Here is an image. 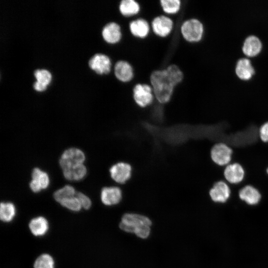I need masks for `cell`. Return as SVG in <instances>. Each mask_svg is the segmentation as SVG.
<instances>
[{
  "label": "cell",
  "instance_id": "obj_1",
  "mask_svg": "<svg viewBox=\"0 0 268 268\" xmlns=\"http://www.w3.org/2000/svg\"><path fill=\"white\" fill-rule=\"evenodd\" d=\"M155 99L162 104L168 103L172 98L175 86L169 77L166 69L153 71L150 76Z\"/></svg>",
  "mask_w": 268,
  "mask_h": 268
},
{
  "label": "cell",
  "instance_id": "obj_2",
  "mask_svg": "<svg viewBox=\"0 0 268 268\" xmlns=\"http://www.w3.org/2000/svg\"><path fill=\"white\" fill-rule=\"evenodd\" d=\"M151 220L146 216L135 213L125 214L119 224L123 231L134 233L139 238L145 239L150 232Z\"/></svg>",
  "mask_w": 268,
  "mask_h": 268
},
{
  "label": "cell",
  "instance_id": "obj_3",
  "mask_svg": "<svg viewBox=\"0 0 268 268\" xmlns=\"http://www.w3.org/2000/svg\"><path fill=\"white\" fill-rule=\"evenodd\" d=\"M183 38L187 42L197 43L201 42L204 35V28L202 22L197 18L184 20L180 26Z\"/></svg>",
  "mask_w": 268,
  "mask_h": 268
},
{
  "label": "cell",
  "instance_id": "obj_4",
  "mask_svg": "<svg viewBox=\"0 0 268 268\" xmlns=\"http://www.w3.org/2000/svg\"><path fill=\"white\" fill-rule=\"evenodd\" d=\"M133 93L135 104L140 108L150 106L155 100L152 88L149 84H136L133 88Z\"/></svg>",
  "mask_w": 268,
  "mask_h": 268
},
{
  "label": "cell",
  "instance_id": "obj_5",
  "mask_svg": "<svg viewBox=\"0 0 268 268\" xmlns=\"http://www.w3.org/2000/svg\"><path fill=\"white\" fill-rule=\"evenodd\" d=\"M210 157L215 164L225 167L231 162L233 149L224 142L215 144L210 150Z\"/></svg>",
  "mask_w": 268,
  "mask_h": 268
},
{
  "label": "cell",
  "instance_id": "obj_6",
  "mask_svg": "<svg viewBox=\"0 0 268 268\" xmlns=\"http://www.w3.org/2000/svg\"><path fill=\"white\" fill-rule=\"evenodd\" d=\"M150 25L155 35L161 38H165L173 31L174 22L168 15L162 14L155 17L150 22Z\"/></svg>",
  "mask_w": 268,
  "mask_h": 268
},
{
  "label": "cell",
  "instance_id": "obj_7",
  "mask_svg": "<svg viewBox=\"0 0 268 268\" xmlns=\"http://www.w3.org/2000/svg\"><path fill=\"white\" fill-rule=\"evenodd\" d=\"M85 159V156L82 151L76 148H70L62 154L60 159V165L63 170L83 164Z\"/></svg>",
  "mask_w": 268,
  "mask_h": 268
},
{
  "label": "cell",
  "instance_id": "obj_8",
  "mask_svg": "<svg viewBox=\"0 0 268 268\" xmlns=\"http://www.w3.org/2000/svg\"><path fill=\"white\" fill-rule=\"evenodd\" d=\"M231 195V190L229 184L224 180L215 182L209 191L210 199L215 203H226L230 199Z\"/></svg>",
  "mask_w": 268,
  "mask_h": 268
},
{
  "label": "cell",
  "instance_id": "obj_9",
  "mask_svg": "<svg viewBox=\"0 0 268 268\" xmlns=\"http://www.w3.org/2000/svg\"><path fill=\"white\" fill-rule=\"evenodd\" d=\"M225 181L230 185L241 183L245 178V171L239 163H231L224 167L223 172Z\"/></svg>",
  "mask_w": 268,
  "mask_h": 268
},
{
  "label": "cell",
  "instance_id": "obj_10",
  "mask_svg": "<svg viewBox=\"0 0 268 268\" xmlns=\"http://www.w3.org/2000/svg\"><path fill=\"white\" fill-rule=\"evenodd\" d=\"M88 65L90 68L99 74L110 72L112 62L108 56L103 53H97L89 60Z\"/></svg>",
  "mask_w": 268,
  "mask_h": 268
},
{
  "label": "cell",
  "instance_id": "obj_11",
  "mask_svg": "<svg viewBox=\"0 0 268 268\" xmlns=\"http://www.w3.org/2000/svg\"><path fill=\"white\" fill-rule=\"evenodd\" d=\"M113 70L115 77L122 82H130L134 77L133 67L128 61L119 60L116 62L114 65Z\"/></svg>",
  "mask_w": 268,
  "mask_h": 268
},
{
  "label": "cell",
  "instance_id": "obj_12",
  "mask_svg": "<svg viewBox=\"0 0 268 268\" xmlns=\"http://www.w3.org/2000/svg\"><path fill=\"white\" fill-rule=\"evenodd\" d=\"M101 34L104 41L110 44H117L122 38L121 27L115 21L107 23L102 28Z\"/></svg>",
  "mask_w": 268,
  "mask_h": 268
},
{
  "label": "cell",
  "instance_id": "obj_13",
  "mask_svg": "<svg viewBox=\"0 0 268 268\" xmlns=\"http://www.w3.org/2000/svg\"><path fill=\"white\" fill-rule=\"evenodd\" d=\"M129 29L131 34L135 37L139 39L146 38L151 31L150 23L146 19L137 17H132L129 23Z\"/></svg>",
  "mask_w": 268,
  "mask_h": 268
},
{
  "label": "cell",
  "instance_id": "obj_14",
  "mask_svg": "<svg viewBox=\"0 0 268 268\" xmlns=\"http://www.w3.org/2000/svg\"><path fill=\"white\" fill-rule=\"evenodd\" d=\"M238 196L241 201L252 206L258 204L262 199V195L260 191L250 185L241 188L238 192Z\"/></svg>",
  "mask_w": 268,
  "mask_h": 268
},
{
  "label": "cell",
  "instance_id": "obj_15",
  "mask_svg": "<svg viewBox=\"0 0 268 268\" xmlns=\"http://www.w3.org/2000/svg\"><path fill=\"white\" fill-rule=\"evenodd\" d=\"M111 178L118 183L123 184L131 177V166L125 162H119L113 165L110 169Z\"/></svg>",
  "mask_w": 268,
  "mask_h": 268
},
{
  "label": "cell",
  "instance_id": "obj_16",
  "mask_svg": "<svg viewBox=\"0 0 268 268\" xmlns=\"http://www.w3.org/2000/svg\"><path fill=\"white\" fill-rule=\"evenodd\" d=\"M32 180L29 186L34 193H38L46 189L50 183L48 175L38 168H34L32 172Z\"/></svg>",
  "mask_w": 268,
  "mask_h": 268
},
{
  "label": "cell",
  "instance_id": "obj_17",
  "mask_svg": "<svg viewBox=\"0 0 268 268\" xmlns=\"http://www.w3.org/2000/svg\"><path fill=\"white\" fill-rule=\"evenodd\" d=\"M262 43L256 36L251 35L246 38L242 46L244 54L248 57H254L261 52Z\"/></svg>",
  "mask_w": 268,
  "mask_h": 268
},
{
  "label": "cell",
  "instance_id": "obj_18",
  "mask_svg": "<svg viewBox=\"0 0 268 268\" xmlns=\"http://www.w3.org/2000/svg\"><path fill=\"white\" fill-rule=\"evenodd\" d=\"M235 73L241 80L250 79L255 74V69L251 61L247 58L239 59L236 65Z\"/></svg>",
  "mask_w": 268,
  "mask_h": 268
},
{
  "label": "cell",
  "instance_id": "obj_19",
  "mask_svg": "<svg viewBox=\"0 0 268 268\" xmlns=\"http://www.w3.org/2000/svg\"><path fill=\"white\" fill-rule=\"evenodd\" d=\"M122 199V192L116 187L103 188L101 192L102 202L106 205H112L118 203Z\"/></svg>",
  "mask_w": 268,
  "mask_h": 268
},
{
  "label": "cell",
  "instance_id": "obj_20",
  "mask_svg": "<svg viewBox=\"0 0 268 268\" xmlns=\"http://www.w3.org/2000/svg\"><path fill=\"white\" fill-rule=\"evenodd\" d=\"M119 10L122 16L129 18L137 15L140 11V6L136 0H121Z\"/></svg>",
  "mask_w": 268,
  "mask_h": 268
},
{
  "label": "cell",
  "instance_id": "obj_21",
  "mask_svg": "<svg viewBox=\"0 0 268 268\" xmlns=\"http://www.w3.org/2000/svg\"><path fill=\"white\" fill-rule=\"evenodd\" d=\"M36 81L33 84V88L38 91L45 90L52 79L51 73L45 69H37L34 72Z\"/></svg>",
  "mask_w": 268,
  "mask_h": 268
},
{
  "label": "cell",
  "instance_id": "obj_22",
  "mask_svg": "<svg viewBox=\"0 0 268 268\" xmlns=\"http://www.w3.org/2000/svg\"><path fill=\"white\" fill-rule=\"evenodd\" d=\"M29 229L35 236L45 235L49 229V223L46 218L38 216L32 219L29 223Z\"/></svg>",
  "mask_w": 268,
  "mask_h": 268
},
{
  "label": "cell",
  "instance_id": "obj_23",
  "mask_svg": "<svg viewBox=\"0 0 268 268\" xmlns=\"http://www.w3.org/2000/svg\"><path fill=\"white\" fill-rule=\"evenodd\" d=\"M64 177L70 181H79L83 179L87 173V169L83 164H79L63 170Z\"/></svg>",
  "mask_w": 268,
  "mask_h": 268
},
{
  "label": "cell",
  "instance_id": "obj_24",
  "mask_svg": "<svg viewBox=\"0 0 268 268\" xmlns=\"http://www.w3.org/2000/svg\"><path fill=\"white\" fill-rule=\"evenodd\" d=\"M160 2L163 11L166 15H175L181 10V0H160Z\"/></svg>",
  "mask_w": 268,
  "mask_h": 268
},
{
  "label": "cell",
  "instance_id": "obj_25",
  "mask_svg": "<svg viewBox=\"0 0 268 268\" xmlns=\"http://www.w3.org/2000/svg\"><path fill=\"white\" fill-rule=\"evenodd\" d=\"M16 214L15 205L10 202H1L0 206V219L4 222H9L13 220Z\"/></svg>",
  "mask_w": 268,
  "mask_h": 268
},
{
  "label": "cell",
  "instance_id": "obj_26",
  "mask_svg": "<svg viewBox=\"0 0 268 268\" xmlns=\"http://www.w3.org/2000/svg\"><path fill=\"white\" fill-rule=\"evenodd\" d=\"M74 188L70 185H66L54 193L55 200L59 203L65 199L75 196Z\"/></svg>",
  "mask_w": 268,
  "mask_h": 268
},
{
  "label": "cell",
  "instance_id": "obj_27",
  "mask_svg": "<svg viewBox=\"0 0 268 268\" xmlns=\"http://www.w3.org/2000/svg\"><path fill=\"white\" fill-rule=\"evenodd\" d=\"M33 267L34 268H54V260L49 254H43L36 259Z\"/></svg>",
  "mask_w": 268,
  "mask_h": 268
},
{
  "label": "cell",
  "instance_id": "obj_28",
  "mask_svg": "<svg viewBox=\"0 0 268 268\" xmlns=\"http://www.w3.org/2000/svg\"><path fill=\"white\" fill-rule=\"evenodd\" d=\"M60 203L63 206L73 211H78L82 208L80 202L76 196L63 200Z\"/></svg>",
  "mask_w": 268,
  "mask_h": 268
},
{
  "label": "cell",
  "instance_id": "obj_29",
  "mask_svg": "<svg viewBox=\"0 0 268 268\" xmlns=\"http://www.w3.org/2000/svg\"><path fill=\"white\" fill-rule=\"evenodd\" d=\"M75 196L79 200L81 206L85 209H88L91 206V201L90 199L85 194L78 192L76 194Z\"/></svg>",
  "mask_w": 268,
  "mask_h": 268
},
{
  "label": "cell",
  "instance_id": "obj_30",
  "mask_svg": "<svg viewBox=\"0 0 268 268\" xmlns=\"http://www.w3.org/2000/svg\"><path fill=\"white\" fill-rule=\"evenodd\" d=\"M259 137L262 141L268 143V122L265 123L260 128Z\"/></svg>",
  "mask_w": 268,
  "mask_h": 268
},
{
  "label": "cell",
  "instance_id": "obj_31",
  "mask_svg": "<svg viewBox=\"0 0 268 268\" xmlns=\"http://www.w3.org/2000/svg\"><path fill=\"white\" fill-rule=\"evenodd\" d=\"M266 172H267V174L268 175V167L267 168Z\"/></svg>",
  "mask_w": 268,
  "mask_h": 268
}]
</instances>
